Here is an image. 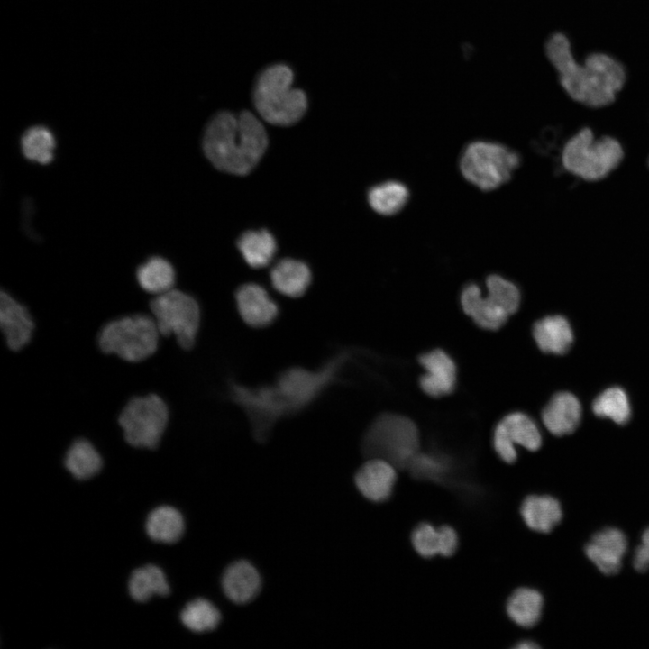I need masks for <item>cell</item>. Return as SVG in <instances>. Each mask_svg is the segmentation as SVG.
<instances>
[{"mask_svg":"<svg viewBox=\"0 0 649 649\" xmlns=\"http://www.w3.org/2000/svg\"><path fill=\"white\" fill-rule=\"evenodd\" d=\"M160 334L150 314L134 312L115 317L101 325L96 344L105 355L137 364L157 353Z\"/></svg>","mask_w":649,"mask_h":649,"instance_id":"obj_5","label":"cell"},{"mask_svg":"<svg viewBox=\"0 0 649 649\" xmlns=\"http://www.w3.org/2000/svg\"><path fill=\"white\" fill-rule=\"evenodd\" d=\"M411 546L424 559H431L440 553L438 526L428 522L417 524L411 531Z\"/></svg>","mask_w":649,"mask_h":649,"instance_id":"obj_34","label":"cell"},{"mask_svg":"<svg viewBox=\"0 0 649 649\" xmlns=\"http://www.w3.org/2000/svg\"><path fill=\"white\" fill-rule=\"evenodd\" d=\"M129 592L134 600L145 602L155 595L167 596L169 586L164 572L159 567L149 564L133 572Z\"/></svg>","mask_w":649,"mask_h":649,"instance_id":"obj_28","label":"cell"},{"mask_svg":"<svg viewBox=\"0 0 649 649\" xmlns=\"http://www.w3.org/2000/svg\"><path fill=\"white\" fill-rule=\"evenodd\" d=\"M461 303L465 314L484 329L497 330L509 316L487 295L484 297L480 288L475 283H471L462 289Z\"/></svg>","mask_w":649,"mask_h":649,"instance_id":"obj_17","label":"cell"},{"mask_svg":"<svg viewBox=\"0 0 649 649\" xmlns=\"http://www.w3.org/2000/svg\"><path fill=\"white\" fill-rule=\"evenodd\" d=\"M0 328L7 348L14 352L29 346L36 330L29 308L4 289L0 293Z\"/></svg>","mask_w":649,"mask_h":649,"instance_id":"obj_11","label":"cell"},{"mask_svg":"<svg viewBox=\"0 0 649 649\" xmlns=\"http://www.w3.org/2000/svg\"><path fill=\"white\" fill-rule=\"evenodd\" d=\"M543 607L544 599L538 590L519 587L506 599L505 612L517 626L531 628L540 621Z\"/></svg>","mask_w":649,"mask_h":649,"instance_id":"obj_21","label":"cell"},{"mask_svg":"<svg viewBox=\"0 0 649 649\" xmlns=\"http://www.w3.org/2000/svg\"><path fill=\"white\" fill-rule=\"evenodd\" d=\"M65 467L78 480H87L102 468L103 461L96 447L87 439L75 440L66 452Z\"/></svg>","mask_w":649,"mask_h":649,"instance_id":"obj_27","label":"cell"},{"mask_svg":"<svg viewBox=\"0 0 649 649\" xmlns=\"http://www.w3.org/2000/svg\"><path fill=\"white\" fill-rule=\"evenodd\" d=\"M237 247L246 263L251 268H263L272 261L277 244L268 230L244 232L238 239Z\"/></svg>","mask_w":649,"mask_h":649,"instance_id":"obj_24","label":"cell"},{"mask_svg":"<svg viewBox=\"0 0 649 649\" xmlns=\"http://www.w3.org/2000/svg\"><path fill=\"white\" fill-rule=\"evenodd\" d=\"M493 447L499 459L512 464L517 459L516 444L507 434L503 425L498 423L493 433Z\"/></svg>","mask_w":649,"mask_h":649,"instance_id":"obj_35","label":"cell"},{"mask_svg":"<svg viewBox=\"0 0 649 649\" xmlns=\"http://www.w3.org/2000/svg\"><path fill=\"white\" fill-rule=\"evenodd\" d=\"M533 335L540 350L554 354L566 352L573 341L571 325L561 315H550L537 321Z\"/></svg>","mask_w":649,"mask_h":649,"instance_id":"obj_22","label":"cell"},{"mask_svg":"<svg viewBox=\"0 0 649 649\" xmlns=\"http://www.w3.org/2000/svg\"><path fill=\"white\" fill-rule=\"evenodd\" d=\"M419 363L425 369L419 379L423 391L431 397L450 394L456 382V367L452 359L440 349L425 352L419 357Z\"/></svg>","mask_w":649,"mask_h":649,"instance_id":"obj_15","label":"cell"},{"mask_svg":"<svg viewBox=\"0 0 649 649\" xmlns=\"http://www.w3.org/2000/svg\"><path fill=\"white\" fill-rule=\"evenodd\" d=\"M580 416V404L577 398L569 392L554 395L542 413L545 427L557 436L572 433L577 428Z\"/></svg>","mask_w":649,"mask_h":649,"instance_id":"obj_16","label":"cell"},{"mask_svg":"<svg viewBox=\"0 0 649 649\" xmlns=\"http://www.w3.org/2000/svg\"><path fill=\"white\" fill-rule=\"evenodd\" d=\"M56 141L50 129L35 125L27 129L21 138L22 151L26 159L40 164L53 160Z\"/></svg>","mask_w":649,"mask_h":649,"instance_id":"obj_29","label":"cell"},{"mask_svg":"<svg viewBox=\"0 0 649 649\" xmlns=\"http://www.w3.org/2000/svg\"><path fill=\"white\" fill-rule=\"evenodd\" d=\"M526 526L535 532L548 534L562 520V510L559 501L548 495H529L519 508Z\"/></svg>","mask_w":649,"mask_h":649,"instance_id":"obj_19","label":"cell"},{"mask_svg":"<svg viewBox=\"0 0 649 649\" xmlns=\"http://www.w3.org/2000/svg\"><path fill=\"white\" fill-rule=\"evenodd\" d=\"M135 276L139 287L154 296L172 289L176 280L172 264L160 256L151 257L141 264Z\"/></svg>","mask_w":649,"mask_h":649,"instance_id":"obj_23","label":"cell"},{"mask_svg":"<svg viewBox=\"0 0 649 649\" xmlns=\"http://www.w3.org/2000/svg\"><path fill=\"white\" fill-rule=\"evenodd\" d=\"M440 534V553L444 558L452 557L459 546V535L454 528L447 524L438 526Z\"/></svg>","mask_w":649,"mask_h":649,"instance_id":"obj_36","label":"cell"},{"mask_svg":"<svg viewBox=\"0 0 649 649\" xmlns=\"http://www.w3.org/2000/svg\"><path fill=\"white\" fill-rule=\"evenodd\" d=\"M649 556V528H647L642 535V544Z\"/></svg>","mask_w":649,"mask_h":649,"instance_id":"obj_39","label":"cell"},{"mask_svg":"<svg viewBox=\"0 0 649 649\" xmlns=\"http://www.w3.org/2000/svg\"><path fill=\"white\" fill-rule=\"evenodd\" d=\"M633 565L638 572H645L649 570V556L642 544L635 551Z\"/></svg>","mask_w":649,"mask_h":649,"instance_id":"obj_37","label":"cell"},{"mask_svg":"<svg viewBox=\"0 0 649 649\" xmlns=\"http://www.w3.org/2000/svg\"><path fill=\"white\" fill-rule=\"evenodd\" d=\"M487 296L509 315L519 307V288L512 281L498 275L491 274L486 279Z\"/></svg>","mask_w":649,"mask_h":649,"instance_id":"obj_33","label":"cell"},{"mask_svg":"<svg viewBox=\"0 0 649 649\" xmlns=\"http://www.w3.org/2000/svg\"><path fill=\"white\" fill-rule=\"evenodd\" d=\"M408 187L398 180H387L370 187L368 203L379 215H394L401 211L409 200Z\"/></svg>","mask_w":649,"mask_h":649,"instance_id":"obj_25","label":"cell"},{"mask_svg":"<svg viewBox=\"0 0 649 649\" xmlns=\"http://www.w3.org/2000/svg\"><path fill=\"white\" fill-rule=\"evenodd\" d=\"M148 306L160 336L168 338L174 335L178 345L184 351H189L195 346L202 314L193 296L172 288L154 296Z\"/></svg>","mask_w":649,"mask_h":649,"instance_id":"obj_10","label":"cell"},{"mask_svg":"<svg viewBox=\"0 0 649 649\" xmlns=\"http://www.w3.org/2000/svg\"><path fill=\"white\" fill-rule=\"evenodd\" d=\"M515 444L530 452L541 447L542 436L536 424L526 414L514 412L507 415L500 422Z\"/></svg>","mask_w":649,"mask_h":649,"instance_id":"obj_30","label":"cell"},{"mask_svg":"<svg viewBox=\"0 0 649 649\" xmlns=\"http://www.w3.org/2000/svg\"><path fill=\"white\" fill-rule=\"evenodd\" d=\"M592 409L596 416L610 418L618 425L626 424L631 412L628 398L620 388L606 389L595 399Z\"/></svg>","mask_w":649,"mask_h":649,"instance_id":"obj_32","label":"cell"},{"mask_svg":"<svg viewBox=\"0 0 649 649\" xmlns=\"http://www.w3.org/2000/svg\"><path fill=\"white\" fill-rule=\"evenodd\" d=\"M519 154L489 141H474L462 151L459 167L463 178L483 191L496 189L511 179L520 165Z\"/></svg>","mask_w":649,"mask_h":649,"instance_id":"obj_7","label":"cell"},{"mask_svg":"<svg viewBox=\"0 0 649 649\" xmlns=\"http://www.w3.org/2000/svg\"><path fill=\"white\" fill-rule=\"evenodd\" d=\"M545 50L559 72L562 86L577 102L591 107L608 105L624 85L625 70L618 61L606 54L595 53L580 65L575 61L570 42L562 33L553 35Z\"/></svg>","mask_w":649,"mask_h":649,"instance_id":"obj_2","label":"cell"},{"mask_svg":"<svg viewBox=\"0 0 649 649\" xmlns=\"http://www.w3.org/2000/svg\"><path fill=\"white\" fill-rule=\"evenodd\" d=\"M539 647L540 646L537 644H535L533 641H528V640L522 641L515 646L516 649H535V648H539Z\"/></svg>","mask_w":649,"mask_h":649,"instance_id":"obj_38","label":"cell"},{"mask_svg":"<svg viewBox=\"0 0 649 649\" xmlns=\"http://www.w3.org/2000/svg\"><path fill=\"white\" fill-rule=\"evenodd\" d=\"M398 480L396 466L382 458H369L354 477V482L361 494L372 502L388 500Z\"/></svg>","mask_w":649,"mask_h":649,"instance_id":"obj_12","label":"cell"},{"mask_svg":"<svg viewBox=\"0 0 649 649\" xmlns=\"http://www.w3.org/2000/svg\"><path fill=\"white\" fill-rule=\"evenodd\" d=\"M419 436L416 425L407 417L383 414L369 426L362 450L369 458H382L396 467L407 466L418 452Z\"/></svg>","mask_w":649,"mask_h":649,"instance_id":"obj_9","label":"cell"},{"mask_svg":"<svg viewBox=\"0 0 649 649\" xmlns=\"http://www.w3.org/2000/svg\"><path fill=\"white\" fill-rule=\"evenodd\" d=\"M180 619L189 630L203 633L215 629L221 616L217 608L209 600L197 599L187 604L181 611Z\"/></svg>","mask_w":649,"mask_h":649,"instance_id":"obj_31","label":"cell"},{"mask_svg":"<svg viewBox=\"0 0 649 649\" xmlns=\"http://www.w3.org/2000/svg\"><path fill=\"white\" fill-rule=\"evenodd\" d=\"M169 422V409L156 393L131 397L117 416L124 441L135 448L156 449Z\"/></svg>","mask_w":649,"mask_h":649,"instance_id":"obj_8","label":"cell"},{"mask_svg":"<svg viewBox=\"0 0 649 649\" xmlns=\"http://www.w3.org/2000/svg\"><path fill=\"white\" fill-rule=\"evenodd\" d=\"M349 360L348 351L340 352L315 370L288 368L273 383L256 387L229 379L228 397L245 413L254 438L263 442L279 420L303 411L338 382Z\"/></svg>","mask_w":649,"mask_h":649,"instance_id":"obj_1","label":"cell"},{"mask_svg":"<svg viewBox=\"0 0 649 649\" xmlns=\"http://www.w3.org/2000/svg\"><path fill=\"white\" fill-rule=\"evenodd\" d=\"M624 151L618 141L609 136L596 138L589 128L571 136L562 151V164L571 174L588 181L606 178L621 162Z\"/></svg>","mask_w":649,"mask_h":649,"instance_id":"obj_6","label":"cell"},{"mask_svg":"<svg viewBox=\"0 0 649 649\" xmlns=\"http://www.w3.org/2000/svg\"><path fill=\"white\" fill-rule=\"evenodd\" d=\"M261 577L255 567L246 561L230 564L224 572L222 587L226 597L234 603L252 600L261 589Z\"/></svg>","mask_w":649,"mask_h":649,"instance_id":"obj_18","label":"cell"},{"mask_svg":"<svg viewBox=\"0 0 649 649\" xmlns=\"http://www.w3.org/2000/svg\"><path fill=\"white\" fill-rule=\"evenodd\" d=\"M267 147L265 128L249 111L218 113L208 123L203 138L208 160L219 170L239 176L256 167Z\"/></svg>","mask_w":649,"mask_h":649,"instance_id":"obj_3","label":"cell"},{"mask_svg":"<svg viewBox=\"0 0 649 649\" xmlns=\"http://www.w3.org/2000/svg\"><path fill=\"white\" fill-rule=\"evenodd\" d=\"M270 277L273 288L289 297L303 296L312 280L309 267L301 261L290 258L278 261L272 267Z\"/></svg>","mask_w":649,"mask_h":649,"instance_id":"obj_20","label":"cell"},{"mask_svg":"<svg viewBox=\"0 0 649 649\" xmlns=\"http://www.w3.org/2000/svg\"><path fill=\"white\" fill-rule=\"evenodd\" d=\"M294 72L283 63L262 69L254 82L252 100L259 115L277 126L295 124L307 110L306 93L293 87Z\"/></svg>","mask_w":649,"mask_h":649,"instance_id":"obj_4","label":"cell"},{"mask_svg":"<svg viewBox=\"0 0 649 649\" xmlns=\"http://www.w3.org/2000/svg\"><path fill=\"white\" fill-rule=\"evenodd\" d=\"M237 310L244 323L254 328L273 324L279 314L277 303L257 283H245L235 292Z\"/></svg>","mask_w":649,"mask_h":649,"instance_id":"obj_13","label":"cell"},{"mask_svg":"<svg viewBox=\"0 0 649 649\" xmlns=\"http://www.w3.org/2000/svg\"><path fill=\"white\" fill-rule=\"evenodd\" d=\"M185 529L184 518L179 511L169 506L152 510L146 522L148 535L156 542L173 544L178 541Z\"/></svg>","mask_w":649,"mask_h":649,"instance_id":"obj_26","label":"cell"},{"mask_svg":"<svg viewBox=\"0 0 649 649\" xmlns=\"http://www.w3.org/2000/svg\"><path fill=\"white\" fill-rule=\"evenodd\" d=\"M626 550V536L622 531L613 527L596 533L585 547L587 557L606 575L619 571Z\"/></svg>","mask_w":649,"mask_h":649,"instance_id":"obj_14","label":"cell"}]
</instances>
